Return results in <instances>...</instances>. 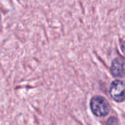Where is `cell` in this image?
Segmentation results:
<instances>
[{"mask_svg": "<svg viewBox=\"0 0 125 125\" xmlns=\"http://www.w3.org/2000/svg\"><path fill=\"white\" fill-rule=\"evenodd\" d=\"M91 108L96 116H105L110 111V105L104 97L96 96L91 100Z\"/></svg>", "mask_w": 125, "mask_h": 125, "instance_id": "6da1fadb", "label": "cell"}, {"mask_svg": "<svg viewBox=\"0 0 125 125\" xmlns=\"http://www.w3.org/2000/svg\"><path fill=\"white\" fill-rule=\"evenodd\" d=\"M111 97L116 102H122L125 100V83L122 81H114L110 88Z\"/></svg>", "mask_w": 125, "mask_h": 125, "instance_id": "7a4b0ae2", "label": "cell"}, {"mask_svg": "<svg viewBox=\"0 0 125 125\" xmlns=\"http://www.w3.org/2000/svg\"><path fill=\"white\" fill-rule=\"evenodd\" d=\"M111 73L116 78H122L125 76V62L119 59L114 60L111 65Z\"/></svg>", "mask_w": 125, "mask_h": 125, "instance_id": "3957f363", "label": "cell"}, {"mask_svg": "<svg viewBox=\"0 0 125 125\" xmlns=\"http://www.w3.org/2000/svg\"><path fill=\"white\" fill-rule=\"evenodd\" d=\"M108 125H118V122H117L116 119L110 118L108 122Z\"/></svg>", "mask_w": 125, "mask_h": 125, "instance_id": "277c9868", "label": "cell"}, {"mask_svg": "<svg viewBox=\"0 0 125 125\" xmlns=\"http://www.w3.org/2000/svg\"><path fill=\"white\" fill-rule=\"evenodd\" d=\"M122 51L123 53L125 55V41L122 43Z\"/></svg>", "mask_w": 125, "mask_h": 125, "instance_id": "5b68a950", "label": "cell"}]
</instances>
